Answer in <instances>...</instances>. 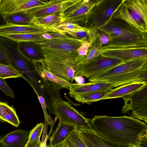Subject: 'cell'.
<instances>
[{"instance_id":"cell-9","label":"cell","mask_w":147,"mask_h":147,"mask_svg":"<svg viewBox=\"0 0 147 147\" xmlns=\"http://www.w3.org/2000/svg\"><path fill=\"white\" fill-rule=\"evenodd\" d=\"M44 59L39 62L44 69L69 82L75 80L77 76V64L59 60L44 54Z\"/></svg>"},{"instance_id":"cell-6","label":"cell","mask_w":147,"mask_h":147,"mask_svg":"<svg viewBox=\"0 0 147 147\" xmlns=\"http://www.w3.org/2000/svg\"><path fill=\"white\" fill-rule=\"evenodd\" d=\"M125 63L118 59L100 55L84 63H77L76 73L77 76H84L88 79Z\"/></svg>"},{"instance_id":"cell-16","label":"cell","mask_w":147,"mask_h":147,"mask_svg":"<svg viewBox=\"0 0 147 147\" xmlns=\"http://www.w3.org/2000/svg\"><path fill=\"white\" fill-rule=\"evenodd\" d=\"M48 32L34 25H19L5 23L0 25V36L9 34L24 33H44Z\"/></svg>"},{"instance_id":"cell-40","label":"cell","mask_w":147,"mask_h":147,"mask_svg":"<svg viewBox=\"0 0 147 147\" xmlns=\"http://www.w3.org/2000/svg\"><path fill=\"white\" fill-rule=\"evenodd\" d=\"M55 147H68L65 143L64 142L59 144Z\"/></svg>"},{"instance_id":"cell-31","label":"cell","mask_w":147,"mask_h":147,"mask_svg":"<svg viewBox=\"0 0 147 147\" xmlns=\"http://www.w3.org/2000/svg\"><path fill=\"white\" fill-rule=\"evenodd\" d=\"M44 126L43 123H40L30 131L28 141L26 146L41 142L40 139Z\"/></svg>"},{"instance_id":"cell-24","label":"cell","mask_w":147,"mask_h":147,"mask_svg":"<svg viewBox=\"0 0 147 147\" xmlns=\"http://www.w3.org/2000/svg\"><path fill=\"white\" fill-rule=\"evenodd\" d=\"M0 121L7 122L16 127L20 123L15 109L5 102H0Z\"/></svg>"},{"instance_id":"cell-33","label":"cell","mask_w":147,"mask_h":147,"mask_svg":"<svg viewBox=\"0 0 147 147\" xmlns=\"http://www.w3.org/2000/svg\"><path fill=\"white\" fill-rule=\"evenodd\" d=\"M38 100L42 106L45 115V119L47 122V124H49L51 125H53L54 121L50 115H49L47 112V106L44 98L39 95H37Z\"/></svg>"},{"instance_id":"cell-1","label":"cell","mask_w":147,"mask_h":147,"mask_svg":"<svg viewBox=\"0 0 147 147\" xmlns=\"http://www.w3.org/2000/svg\"><path fill=\"white\" fill-rule=\"evenodd\" d=\"M92 129L103 138L130 147H140L147 136V125L133 116L95 115L90 119Z\"/></svg>"},{"instance_id":"cell-10","label":"cell","mask_w":147,"mask_h":147,"mask_svg":"<svg viewBox=\"0 0 147 147\" xmlns=\"http://www.w3.org/2000/svg\"><path fill=\"white\" fill-rule=\"evenodd\" d=\"M98 0H80L71 6L62 14L64 22L87 24Z\"/></svg>"},{"instance_id":"cell-35","label":"cell","mask_w":147,"mask_h":147,"mask_svg":"<svg viewBox=\"0 0 147 147\" xmlns=\"http://www.w3.org/2000/svg\"><path fill=\"white\" fill-rule=\"evenodd\" d=\"M98 36L101 48L106 46L108 43L109 39L107 35L99 30Z\"/></svg>"},{"instance_id":"cell-23","label":"cell","mask_w":147,"mask_h":147,"mask_svg":"<svg viewBox=\"0 0 147 147\" xmlns=\"http://www.w3.org/2000/svg\"><path fill=\"white\" fill-rule=\"evenodd\" d=\"M78 130L97 147H130L127 145L109 140L101 137L93 130L80 129Z\"/></svg>"},{"instance_id":"cell-8","label":"cell","mask_w":147,"mask_h":147,"mask_svg":"<svg viewBox=\"0 0 147 147\" xmlns=\"http://www.w3.org/2000/svg\"><path fill=\"white\" fill-rule=\"evenodd\" d=\"M122 0H98L86 25L88 29H98L111 19Z\"/></svg>"},{"instance_id":"cell-27","label":"cell","mask_w":147,"mask_h":147,"mask_svg":"<svg viewBox=\"0 0 147 147\" xmlns=\"http://www.w3.org/2000/svg\"><path fill=\"white\" fill-rule=\"evenodd\" d=\"M36 65L41 77L45 80L54 83L60 89L65 88L69 90L73 83L63 80L44 69L39 62L36 63Z\"/></svg>"},{"instance_id":"cell-11","label":"cell","mask_w":147,"mask_h":147,"mask_svg":"<svg viewBox=\"0 0 147 147\" xmlns=\"http://www.w3.org/2000/svg\"><path fill=\"white\" fill-rule=\"evenodd\" d=\"M50 1L2 0L0 6V14L5 15L19 12L29 13L32 9L47 4Z\"/></svg>"},{"instance_id":"cell-30","label":"cell","mask_w":147,"mask_h":147,"mask_svg":"<svg viewBox=\"0 0 147 147\" xmlns=\"http://www.w3.org/2000/svg\"><path fill=\"white\" fill-rule=\"evenodd\" d=\"M64 142L68 147H88L81 138L76 128Z\"/></svg>"},{"instance_id":"cell-3","label":"cell","mask_w":147,"mask_h":147,"mask_svg":"<svg viewBox=\"0 0 147 147\" xmlns=\"http://www.w3.org/2000/svg\"><path fill=\"white\" fill-rule=\"evenodd\" d=\"M43 53L52 58L77 64L86 57L91 45L89 41L67 36L36 43Z\"/></svg>"},{"instance_id":"cell-34","label":"cell","mask_w":147,"mask_h":147,"mask_svg":"<svg viewBox=\"0 0 147 147\" xmlns=\"http://www.w3.org/2000/svg\"><path fill=\"white\" fill-rule=\"evenodd\" d=\"M0 89L6 96L14 98V93L11 88L8 86L4 79L0 78Z\"/></svg>"},{"instance_id":"cell-4","label":"cell","mask_w":147,"mask_h":147,"mask_svg":"<svg viewBox=\"0 0 147 147\" xmlns=\"http://www.w3.org/2000/svg\"><path fill=\"white\" fill-rule=\"evenodd\" d=\"M111 19L122 21L147 33V0H122Z\"/></svg>"},{"instance_id":"cell-39","label":"cell","mask_w":147,"mask_h":147,"mask_svg":"<svg viewBox=\"0 0 147 147\" xmlns=\"http://www.w3.org/2000/svg\"><path fill=\"white\" fill-rule=\"evenodd\" d=\"M41 145V142H40L34 144L30 145L28 146H26L25 147H40Z\"/></svg>"},{"instance_id":"cell-26","label":"cell","mask_w":147,"mask_h":147,"mask_svg":"<svg viewBox=\"0 0 147 147\" xmlns=\"http://www.w3.org/2000/svg\"><path fill=\"white\" fill-rule=\"evenodd\" d=\"M43 33H24L19 34L6 35L3 37L18 42H33L40 43L45 42L47 40L42 36Z\"/></svg>"},{"instance_id":"cell-7","label":"cell","mask_w":147,"mask_h":147,"mask_svg":"<svg viewBox=\"0 0 147 147\" xmlns=\"http://www.w3.org/2000/svg\"><path fill=\"white\" fill-rule=\"evenodd\" d=\"M124 104L121 112L125 114L132 111L134 117L147 123V85L122 98Z\"/></svg>"},{"instance_id":"cell-25","label":"cell","mask_w":147,"mask_h":147,"mask_svg":"<svg viewBox=\"0 0 147 147\" xmlns=\"http://www.w3.org/2000/svg\"><path fill=\"white\" fill-rule=\"evenodd\" d=\"M1 15L6 23L19 25H32L33 17L28 13L19 12Z\"/></svg>"},{"instance_id":"cell-32","label":"cell","mask_w":147,"mask_h":147,"mask_svg":"<svg viewBox=\"0 0 147 147\" xmlns=\"http://www.w3.org/2000/svg\"><path fill=\"white\" fill-rule=\"evenodd\" d=\"M22 77V75L11 65L0 63V78L5 79Z\"/></svg>"},{"instance_id":"cell-41","label":"cell","mask_w":147,"mask_h":147,"mask_svg":"<svg viewBox=\"0 0 147 147\" xmlns=\"http://www.w3.org/2000/svg\"><path fill=\"white\" fill-rule=\"evenodd\" d=\"M6 23L3 20L1 15L0 14V25Z\"/></svg>"},{"instance_id":"cell-19","label":"cell","mask_w":147,"mask_h":147,"mask_svg":"<svg viewBox=\"0 0 147 147\" xmlns=\"http://www.w3.org/2000/svg\"><path fill=\"white\" fill-rule=\"evenodd\" d=\"M61 14H54L33 17L32 24L42 28L48 32L63 22Z\"/></svg>"},{"instance_id":"cell-38","label":"cell","mask_w":147,"mask_h":147,"mask_svg":"<svg viewBox=\"0 0 147 147\" xmlns=\"http://www.w3.org/2000/svg\"><path fill=\"white\" fill-rule=\"evenodd\" d=\"M49 137V136L47 135L44 142L43 143H41V145L40 147H51L49 144L48 145L47 144V140Z\"/></svg>"},{"instance_id":"cell-17","label":"cell","mask_w":147,"mask_h":147,"mask_svg":"<svg viewBox=\"0 0 147 147\" xmlns=\"http://www.w3.org/2000/svg\"><path fill=\"white\" fill-rule=\"evenodd\" d=\"M29 134L28 131L20 129L9 133L0 140L6 147H25Z\"/></svg>"},{"instance_id":"cell-12","label":"cell","mask_w":147,"mask_h":147,"mask_svg":"<svg viewBox=\"0 0 147 147\" xmlns=\"http://www.w3.org/2000/svg\"><path fill=\"white\" fill-rule=\"evenodd\" d=\"M146 66L147 58H139L118 65L88 80L91 82H99L108 78L131 72Z\"/></svg>"},{"instance_id":"cell-43","label":"cell","mask_w":147,"mask_h":147,"mask_svg":"<svg viewBox=\"0 0 147 147\" xmlns=\"http://www.w3.org/2000/svg\"><path fill=\"white\" fill-rule=\"evenodd\" d=\"M2 0H0V6L1 5V2H2Z\"/></svg>"},{"instance_id":"cell-20","label":"cell","mask_w":147,"mask_h":147,"mask_svg":"<svg viewBox=\"0 0 147 147\" xmlns=\"http://www.w3.org/2000/svg\"><path fill=\"white\" fill-rule=\"evenodd\" d=\"M147 85V82H137L120 86L108 92L102 100L119 98H123L136 91Z\"/></svg>"},{"instance_id":"cell-14","label":"cell","mask_w":147,"mask_h":147,"mask_svg":"<svg viewBox=\"0 0 147 147\" xmlns=\"http://www.w3.org/2000/svg\"><path fill=\"white\" fill-rule=\"evenodd\" d=\"M147 82V66L134 71L106 78L100 82L113 84L114 87L129 83Z\"/></svg>"},{"instance_id":"cell-21","label":"cell","mask_w":147,"mask_h":147,"mask_svg":"<svg viewBox=\"0 0 147 147\" xmlns=\"http://www.w3.org/2000/svg\"><path fill=\"white\" fill-rule=\"evenodd\" d=\"M76 128L74 126L59 122L49 138L51 147H55L64 142Z\"/></svg>"},{"instance_id":"cell-42","label":"cell","mask_w":147,"mask_h":147,"mask_svg":"<svg viewBox=\"0 0 147 147\" xmlns=\"http://www.w3.org/2000/svg\"><path fill=\"white\" fill-rule=\"evenodd\" d=\"M0 147H6L0 140Z\"/></svg>"},{"instance_id":"cell-28","label":"cell","mask_w":147,"mask_h":147,"mask_svg":"<svg viewBox=\"0 0 147 147\" xmlns=\"http://www.w3.org/2000/svg\"><path fill=\"white\" fill-rule=\"evenodd\" d=\"M108 92L107 91L93 92L78 95L73 98L79 102L90 105L92 102L102 100Z\"/></svg>"},{"instance_id":"cell-22","label":"cell","mask_w":147,"mask_h":147,"mask_svg":"<svg viewBox=\"0 0 147 147\" xmlns=\"http://www.w3.org/2000/svg\"><path fill=\"white\" fill-rule=\"evenodd\" d=\"M18 43L19 48L22 53L30 60L37 62L44 59V54L40 47L36 42Z\"/></svg>"},{"instance_id":"cell-2","label":"cell","mask_w":147,"mask_h":147,"mask_svg":"<svg viewBox=\"0 0 147 147\" xmlns=\"http://www.w3.org/2000/svg\"><path fill=\"white\" fill-rule=\"evenodd\" d=\"M98 29L109 39L107 44L100 49L147 47V33L122 21L111 19Z\"/></svg>"},{"instance_id":"cell-13","label":"cell","mask_w":147,"mask_h":147,"mask_svg":"<svg viewBox=\"0 0 147 147\" xmlns=\"http://www.w3.org/2000/svg\"><path fill=\"white\" fill-rule=\"evenodd\" d=\"M100 52L103 57L118 59L125 62L139 58H147V47L104 49H100Z\"/></svg>"},{"instance_id":"cell-5","label":"cell","mask_w":147,"mask_h":147,"mask_svg":"<svg viewBox=\"0 0 147 147\" xmlns=\"http://www.w3.org/2000/svg\"><path fill=\"white\" fill-rule=\"evenodd\" d=\"M52 106L53 114L59 122L74 126L78 130H93L90 119L84 117L67 102L62 100L55 101Z\"/></svg>"},{"instance_id":"cell-15","label":"cell","mask_w":147,"mask_h":147,"mask_svg":"<svg viewBox=\"0 0 147 147\" xmlns=\"http://www.w3.org/2000/svg\"><path fill=\"white\" fill-rule=\"evenodd\" d=\"M114 88L111 83L89 82L80 84L73 83L71 86L69 94L70 97L74 98L82 94L99 91H109Z\"/></svg>"},{"instance_id":"cell-29","label":"cell","mask_w":147,"mask_h":147,"mask_svg":"<svg viewBox=\"0 0 147 147\" xmlns=\"http://www.w3.org/2000/svg\"><path fill=\"white\" fill-rule=\"evenodd\" d=\"M86 28L81 26L77 24L65 22L52 29L50 32H57L63 35H67L69 32L84 29Z\"/></svg>"},{"instance_id":"cell-36","label":"cell","mask_w":147,"mask_h":147,"mask_svg":"<svg viewBox=\"0 0 147 147\" xmlns=\"http://www.w3.org/2000/svg\"><path fill=\"white\" fill-rule=\"evenodd\" d=\"M0 63L7 65H11L9 60L3 49L0 46Z\"/></svg>"},{"instance_id":"cell-18","label":"cell","mask_w":147,"mask_h":147,"mask_svg":"<svg viewBox=\"0 0 147 147\" xmlns=\"http://www.w3.org/2000/svg\"><path fill=\"white\" fill-rule=\"evenodd\" d=\"M80 0H60L59 1L40 10L29 13L33 17L54 14H62L67 9Z\"/></svg>"},{"instance_id":"cell-37","label":"cell","mask_w":147,"mask_h":147,"mask_svg":"<svg viewBox=\"0 0 147 147\" xmlns=\"http://www.w3.org/2000/svg\"><path fill=\"white\" fill-rule=\"evenodd\" d=\"M78 131L81 138L88 147H97L88 139L81 131L78 129Z\"/></svg>"}]
</instances>
